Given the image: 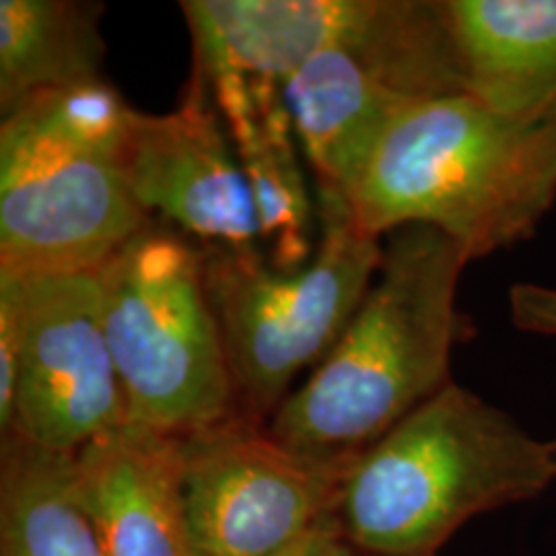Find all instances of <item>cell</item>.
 <instances>
[{
	"mask_svg": "<svg viewBox=\"0 0 556 556\" xmlns=\"http://www.w3.org/2000/svg\"><path fill=\"white\" fill-rule=\"evenodd\" d=\"M468 258L427 225L388 236L378 277L330 355L268 420L305 456L355 464L452 379L472 321L457 307Z\"/></svg>",
	"mask_w": 556,
	"mask_h": 556,
	"instance_id": "obj_1",
	"label": "cell"
},
{
	"mask_svg": "<svg viewBox=\"0 0 556 556\" xmlns=\"http://www.w3.org/2000/svg\"><path fill=\"white\" fill-rule=\"evenodd\" d=\"M344 200L379 238L427 225L468 262L532 238L556 202V122L519 118L470 93L404 105Z\"/></svg>",
	"mask_w": 556,
	"mask_h": 556,
	"instance_id": "obj_2",
	"label": "cell"
},
{
	"mask_svg": "<svg viewBox=\"0 0 556 556\" xmlns=\"http://www.w3.org/2000/svg\"><path fill=\"white\" fill-rule=\"evenodd\" d=\"M556 482V439L456 381L353 464L340 498L342 536L378 556H431L482 514Z\"/></svg>",
	"mask_w": 556,
	"mask_h": 556,
	"instance_id": "obj_3",
	"label": "cell"
},
{
	"mask_svg": "<svg viewBox=\"0 0 556 556\" xmlns=\"http://www.w3.org/2000/svg\"><path fill=\"white\" fill-rule=\"evenodd\" d=\"M135 112L108 79L46 89L0 126V270L96 273L151 217L124 149Z\"/></svg>",
	"mask_w": 556,
	"mask_h": 556,
	"instance_id": "obj_4",
	"label": "cell"
},
{
	"mask_svg": "<svg viewBox=\"0 0 556 556\" xmlns=\"http://www.w3.org/2000/svg\"><path fill=\"white\" fill-rule=\"evenodd\" d=\"M96 275L130 422L186 438L238 413L199 243L151 220Z\"/></svg>",
	"mask_w": 556,
	"mask_h": 556,
	"instance_id": "obj_5",
	"label": "cell"
},
{
	"mask_svg": "<svg viewBox=\"0 0 556 556\" xmlns=\"http://www.w3.org/2000/svg\"><path fill=\"white\" fill-rule=\"evenodd\" d=\"M319 239L309 262L277 270L264 256L206 254L238 413L270 420L299 374L330 355L378 277L381 238L349 202L318 186Z\"/></svg>",
	"mask_w": 556,
	"mask_h": 556,
	"instance_id": "obj_6",
	"label": "cell"
},
{
	"mask_svg": "<svg viewBox=\"0 0 556 556\" xmlns=\"http://www.w3.org/2000/svg\"><path fill=\"white\" fill-rule=\"evenodd\" d=\"M194 556H277L337 516L353 464L305 456L236 413L179 438Z\"/></svg>",
	"mask_w": 556,
	"mask_h": 556,
	"instance_id": "obj_7",
	"label": "cell"
},
{
	"mask_svg": "<svg viewBox=\"0 0 556 556\" xmlns=\"http://www.w3.org/2000/svg\"><path fill=\"white\" fill-rule=\"evenodd\" d=\"M126 420L98 275L21 277L20 363L9 433L77 454Z\"/></svg>",
	"mask_w": 556,
	"mask_h": 556,
	"instance_id": "obj_8",
	"label": "cell"
},
{
	"mask_svg": "<svg viewBox=\"0 0 556 556\" xmlns=\"http://www.w3.org/2000/svg\"><path fill=\"white\" fill-rule=\"evenodd\" d=\"M122 163L149 217L160 213L204 252L264 256L250 181L197 71L174 112H135Z\"/></svg>",
	"mask_w": 556,
	"mask_h": 556,
	"instance_id": "obj_9",
	"label": "cell"
},
{
	"mask_svg": "<svg viewBox=\"0 0 556 556\" xmlns=\"http://www.w3.org/2000/svg\"><path fill=\"white\" fill-rule=\"evenodd\" d=\"M101 556H194L181 501L179 438L126 420L75 454Z\"/></svg>",
	"mask_w": 556,
	"mask_h": 556,
	"instance_id": "obj_10",
	"label": "cell"
},
{
	"mask_svg": "<svg viewBox=\"0 0 556 556\" xmlns=\"http://www.w3.org/2000/svg\"><path fill=\"white\" fill-rule=\"evenodd\" d=\"M202 77L231 73L280 89L321 50L365 31L378 0H184Z\"/></svg>",
	"mask_w": 556,
	"mask_h": 556,
	"instance_id": "obj_11",
	"label": "cell"
},
{
	"mask_svg": "<svg viewBox=\"0 0 556 556\" xmlns=\"http://www.w3.org/2000/svg\"><path fill=\"white\" fill-rule=\"evenodd\" d=\"M464 91L498 112L556 122V0H443Z\"/></svg>",
	"mask_w": 556,
	"mask_h": 556,
	"instance_id": "obj_12",
	"label": "cell"
},
{
	"mask_svg": "<svg viewBox=\"0 0 556 556\" xmlns=\"http://www.w3.org/2000/svg\"><path fill=\"white\" fill-rule=\"evenodd\" d=\"M282 103L319 188L346 197L397 112L413 103L346 46L307 60L282 83Z\"/></svg>",
	"mask_w": 556,
	"mask_h": 556,
	"instance_id": "obj_13",
	"label": "cell"
},
{
	"mask_svg": "<svg viewBox=\"0 0 556 556\" xmlns=\"http://www.w3.org/2000/svg\"><path fill=\"white\" fill-rule=\"evenodd\" d=\"M0 556H101L75 454L0 438Z\"/></svg>",
	"mask_w": 556,
	"mask_h": 556,
	"instance_id": "obj_14",
	"label": "cell"
},
{
	"mask_svg": "<svg viewBox=\"0 0 556 556\" xmlns=\"http://www.w3.org/2000/svg\"><path fill=\"white\" fill-rule=\"evenodd\" d=\"M105 7L89 0H0V112L54 87L105 79Z\"/></svg>",
	"mask_w": 556,
	"mask_h": 556,
	"instance_id": "obj_15",
	"label": "cell"
},
{
	"mask_svg": "<svg viewBox=\"0 0 556 556\" xmlns=\"http://www.w3.org/2000/svg\"><path fill=\"white\" fill-rule=\"evenodd\" d=\"M256 103V118L231 130L229 137L252 188L262 254L273 268L293 270L316 252L314 206L295 155V132L282 96Z\"/></svg>",
	"mask_w": 556,
	"mask_h": 556,
	"instance_id": "obj_16",
	"label": "cell"
},
{
	"mask_svg": "<svg viewBox=\"0 0 556 556\" xmlns=\"http://www.w3.org/2000/svg\"><path fill=\"white\" fill-rule=\"evenodd\" d=\"M21 277L0 270V438L13 425L20 363Z\"/></svg>",
	"mask_w": 556,
	"mask_h": 556,
	"instance_id": "obj_17",
	"label": "cell"
},
{
	"mask_svg": "<svg viewBox=\"0 0 556 556\" xmlns=\"http://www.w3.org/2000/svg\"><path fill=\"white\" fill-rule=\"evenodd\" d=\"M509 314L519 330L556 337V289L519 282L509 291Z\"/></svg>",
	"mask_w": 556,
	"mask_h": 556,
	"instance_id": "obj_18",
	"label": "cell"
},
{
	"mask_svg": "<svg viewBox=\"0 0 556 556\" xmlns=\"http://www.w3.org/2000/svg\"><path fill=\"white\" fill-rule=\"evenodd\" d=\"M338 538H342V526L337 514L321 519L314 530H309L299 542L277 556H326Z\"/></svg>",
	"mask_w": 556,
	"mask_h": 556,
	"instance_id": "obj_19",
	"label": "cell"
},
{
	"mask_svg": "<svg viewBox=\"0 0 556 556\" xmlns=\"http://www.w3.org/2000/svg\"><path fill=\"white\" fill-rule=\"evenodd\" d=\"M326 556H378V555H369V553H365V551H358L355 548L353 544H349L344 536L338 538L337 542L328 548V553ZM439 556V555H431Z\"/></svg>",
	"mask_w": 556,
	"mask_h": 556,
	"instance_id": "obj_20",
	"label": "cell"
}]
</instances>
